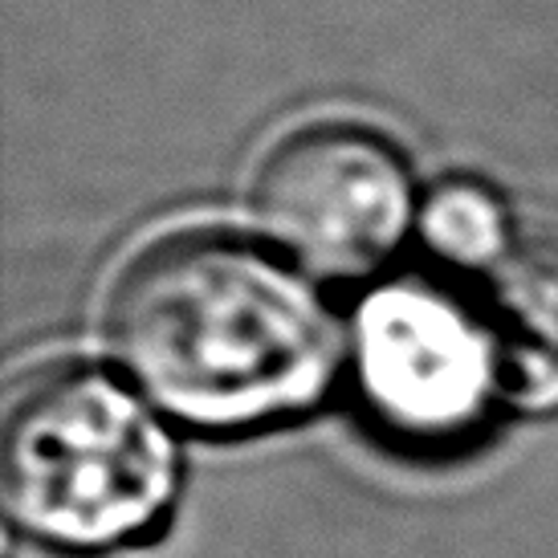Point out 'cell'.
<instances>
[{
	"mask_svg": "<svg viewBox=\"0 0 558 558\" xmlns=\"http://www.w3.org/2000/svg\"><path fill=\"white\" fill-rule=\"evenodd\" d=\"M248 213L278 248L330 278L367 274L412 220V171L396 143L355 119H311L257 156Z\"/></svg>",
	"mask_w": 558,
	"mask_h": 558,
	"instance_id": "3957f363",
	"label": "cell"
},
{
	"mask_svg": "<svg viewBox=\"0 0 558 558\" xmlns=\"http://www.w3.org/2000/svg\"><path fill=\"white\" fill-rule=\"evenodd\" d=\"M477 311L497 367V391L522 403L558 400V241L518 236L473 274Z\"/></svg>",
	"mask_w": 558,
	"mask_h": 558,
	"instance_id": "5b68a950",
	"label": "cell"
},
{
	"mask_svg": "<svg viewBox=\"0 0 558 558\" xmlns=\"http://www.w3.org/2000/svg\"><path fill=\"white\" fill-rule=\"evenodd\" d=\"M359 372L396 428L424 436L465 428L497 391L477 311L428 281H396L363 302Z\"/></svg>",
	"mask_w": 558,
	"mask_h": 558,
	"instance_id": "277c9868",
	"label": "cell"
},
{
	"mask_svg": "<svg viewBox=\"0 0 558 558\" xmlns=\"http://www.w3.org/2000/svg\"><path fill=\"white\" fill-rule=\"evenodd\" d=\"M420 233L436 257L457 269L481 274L510 248V220L506 204L481 180H445L428 192L420 208Z\"/></svg>",
	"mask_w": 558,
	"mask_h": 558,
	"instance_id": "8992f818",
	"label": "cell"
},
{
	"mask_svg": "<svg viewBox=\"0 0 558 558\" xmlns=\"http://www.w3.org/2000/svg\"><path fill=\"white\" fill-rule=\"evenodd\" d=\"M0 489L16 526L46 543L114 546L168 510L175 449L107 372L41 363L4 396Z\"/></svg>",
	"mask_w": 558,
	"mask_h": 558,
	"instance_id": "7a4b0ae2",
	"label": "cell"
},
{
	"mask_svg": "<svg viewBox=\"0 0 558 558\" xmlns=\"http://www.w3.org/2000/svg\"><path fill=\"white\" fill-rule=\"evenodd\" d=\"M107 342L168 412L241 428L318 400L339 335L311 286L225 229L140 245L107 290Z\"/></svg>",
	"mask_w": 558,
	"mask_h": 558,
	"instance_id": "6da1fadb",
	"label": "cell"
}]
</instances>
